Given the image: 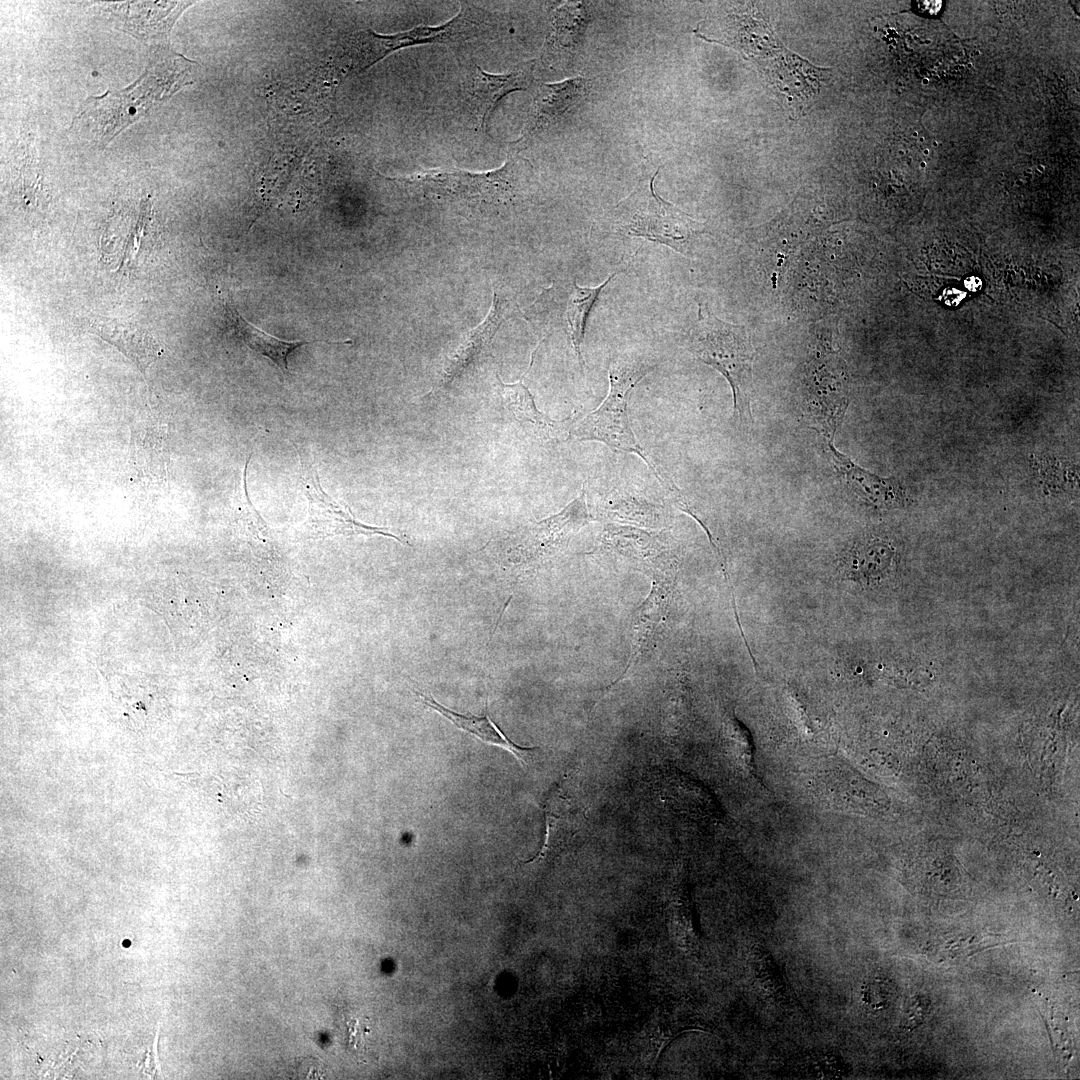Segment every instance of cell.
Here are the masks:
<instances>
[{"instance_id": "7a4b0ae2", "label": "cell", "mask_w": 1080, "mask_h": 1080, "mask_svg": "<svg viewBox=\"0 0 1080 1080\" xmlns=\"http://www.w3.org/2000/svg\"><path fill=\"white\" fill-rule=\"evenodd\" d=\"M645 360L616 357L608 366L610 389L602 404L583 418L576 416L570 428V437L576 440H593L606 444L615 451L634 453L649 467L672 500L682 492L666 469L645 450L636 439L628 418V401L632 390L654 368Z\"/></svg>"}, {"instance_id": "52a82bcc", "label": "cell", "mask_w": 1080, "mask_h": 1080, "mask_svg": "<svg viewBox=\"0 0 1080 1080\" xmlns=\"http://www.w3.org/2000/svg\"><path fill=\"white\" fill-rule=\"evenodd\" d=\"M169 71H147L129 88L103 96L91 97L75 118L91 130L99 142L107 143L128 125L144 114L157 100L170 95L188 81L189 69L183 66Z\"/></svg>"}, {"instance_id": "277c9868", "label": "cell", "mask_w": 1080, "mask_h": 1080, "mask_svg": "<svg viewBox=\"0 0 1080 1080\" xmlns=\"http://www.w3.org/2000/svg\"><path fill=\"white\" fill-rule=\"evenodd\" d=\"M658 172L659 168L642 177L634 190L610 211L611 224L623 235L646 238L690 256L694 243L705 233V224L655 192Z\"/></svg>"}, {"instance_id": "e0dca14e", "label": "cell", "mask_w": 1080, "mask_h": 1080, "mask_svg": "<svg viewBox=\"0 0 1080 1080\" xmlns=\"http://www.w3.org/2000/svg\"><path fill=\"white\" fill-rule=\"evenodd\" d=\"M414 694L424 705L448 719L457 728L478 737L484 743L498 746L511 753L524 769L527 766L526 756L538 749L537 747H522L510 740L490 719L487 707L483 716L466 715L445 707L432 696L419 691H414Z\"/></svg>"}, {"instance_id": "8fae6325", "label": "cell", "mask_w": 1080, "mask_h": 1080, "mask_svg": "<svg viewBox=\"0 0 1080 1080\" xmlns=\"http://www.w3.org/2000/svg\"><path fill=\"white\" fill-rule=\"evenodd\" d=\"M507 314V303L497 293L493 295L491 309L486 318L464 335L443 362L440 376L432 393L447 388L454 380L469 370L481 357L487 355L492 340Z\"/></svg>"}, {"instance_id": "7402d4cb", "label": "cell", "mask_w": 1080, "mask_h": 1080, "mask_svg": "<svg viewBox=\"0 0 1080 1080\" xmlns=\"http://www.w3.org/2000/svg\"><path fill=\"white\" fill-rule=\"evenodd\" d=\"M799 1070L804 1077L829 1079L842 1077L846 1074L847 1067L835 1053L818 1051L802 1058Z\"/></svg>"}, {"instance_id": "44dd1931", "label": "cell", "mask_w": 1080, "mask_h": 1080, "mask_svg": "<svg viewBox=\"0 0 1080 1080\" xmlns=\"http://www.w3.org/2000/svg\"><path fill=\"white\" fill-rule=\"evenodd\" d=\"M576 12V6L571 5H565L555 11L552 30L546 44L549 55L568 48L575 41V35L583 25V14Z\"/></svg>"}, {"instance_id": "30bf717a", "label": "cell", "mask_w": 1080, "mask_h": 1080, "mask_svg": "<svg viewBox=\"0 0 1080 1080\" xmlns=\"http://www.w3.org/2000/svg\"><path fill=\"white\" fill-rule=\"evenodd\" d=\"M586 93L587 82L582 77L539 85L522 133L512 146L518 151L527 145L530 139L557 123L582 102Z\"/></svg>"}, {"instance_id": "5b68a950", "label": "cell", "mask_w": 1080, "mask_h": 1080, "mask_svg": "<svg viewBox=\"0 0 1080 1080\" xmlns=\"http://www.w3.org/2000/svg\"><path fill=\"white\" fill-rule=\"evenodd\" d=\"M495 33L494 15L464 3L452 19L441 25H422L390 35L378 34L370 29L357 31L347 38L345 51L351 70L362 72L402 48L433 43H464Z\"/></svg>"}, {"instance_id": "ac0fdd59", "label": "cell", "mask_w": 1080, "mask_h": 1080, "mask_svg": "<svg viewBox=\"0 0 1080 1080\" xmlns=\"http://www.w3.org/2000/svg\"><path fill=\"white\" fill-rule=\"evenodd\" d=\"M894 558L891 546L877 539L856 544L845 559V569L859 580H874L886 574Z\"/></svg>"}, {"instance_id": "5bb4252c", "label": "cell", "mask_w": 1080, "mask_h": 1080, "mask_svg": "<svg viewBox=\"0 0 1080 1080\" xmlns=\"http://www.w3.org/2000/svg\"><path fill=\"white\" fill-rule=\"evenodd\" d=\"M824 448L836 471L861 499L881 509L897 508L905 503L904 489L896 479L883 478L861 468L839 452L832 439H824Z\"/></svg>"}, {"instance_id": "3957f363", "label": "cell", "mask_w": 1080, "mask_h": 1080, "mask_svg": "<svg viewBox=\"0 0 1080 1080\" xmlns=\"http://www.w3.org/2000/svg\"><path fill=\"white\" fill-rule=\"evenodd\" d=\"M686 344L699 360L725 377L732 389L737 420L743 427L751 425L755 350L747 328L721 320L706 305H699L698 317L688 331Z\"/></svg>"}, {"instance_id": "2e32d148", "label": "cell", "mask_w": 1080, "mask_h": 1080, "mask_svg": "<svg viewBox=\"0 0 1080 1080\" xmlns=\"http://www.w3.org/2000/svg\"><path fill=\"white\" fill-rule=\"evenodd\" d=\"M92 328L99 337L116 347L144 373L162 353L159 343L147 331L117 320L96 321Z\"/></svg>"}, {"instance_id": "ba28073f", "label": "cell", "mask_w": 1080, "mask_h": 1080, "mask_svg": "<svg viewBox=\"0 0 1080 1080\" xmlns=\"http://www.w3.org/2000/svg\"><path fill=\"white\" fill-rule=\"evenodd\" d=\"M300 464V482L309 504V521L312 528L323 534H379L394 538L411 546L404 536L389 532L388 528L369 526L356 520L346 504L336 501L323 489L310 454L296 447Z\"/></svg>"}, {"instance_id": "d6986e66", "label": "cell", "mask_w": 1080, "mask_h": 1080, "mask_svg": "<svg viewBox=\"0 0 1080 1080\" xmlns=\"http://www.w3.org/2000/svg\"><path fill=\"white\" fill-rule=\"evenodd\" d=\"M617 274L618 272H614L597 287H580L576 281L573 282L567 303L566 321L570 341L582 367L584 366V359L581 354V344L584 339L588 316L604 287Z\"/></svg>"}, {"instance_id": "9a60e30c", "label": "cell", "mask_w": 1080, "mask_h": 1080, "mask_svg": "<svg viewBox=\"0 0 1080 1080\" xmlns=\"http://www.w3.org/2000/svg\"><path fill=\"white\" fill-rule=\"evenodd\" d=\"M225 312L227 324L230 326V329L236 336V338L243 342L250 349L270 359L280 369L284 376H287L289 373L288 357L297 348L316 342H325L329 344H344L349 343L350 341H288L275 337L271 334L264 332L262 329L257 328L255 325L245 319L230 303H226Z\"/></svg>"}, {"instance_id": "8992f818", "label": "cell", "mask_w": 1080, "mask_h": 1080, "mask_svg": "<svg viewBox=\"0 0 1080 1080\" xmlns=\"http://www.w3.org/2000/svg\"><path fill=\"white\" fill-rule=\"evenodd\" d=\"M527 167L525 159L513 155L500 168L486 172L432 169L391 179L429 199L498 206L509 204L518 196Z\"/></svg>"}, {"instance_id": "4fadbf2b", "label": "cell", "mask_w": 1080, "mask_h": 1080, "mask_svg": "<svg viewBox=\"0 0 1080 1080\" xmlns=\"http://www.w3.org/2000/svg\"><path fill=\"white\" fill-rule=\"evenodd\" d=\"M534 61H528L505 74H493L476 66L467 88V102L483 132L498 103L509 93L528 89L534 80Z\"/></svg>"}, {"instance_id": "603a6c76", "label": "cell", "mask_w": 1080, "mask_h": 1080, "mask_svg": "<svg viewBox=\"0 0 1080 1080\" xmlns=\"http://www.w3.org/2000/svg\"><path fill=\"white\" fill-rule=\"evenodd\" d=\"M893 991L888 981L875 978L863 986V999L873 1009H884L892 999Z\"/></svg>"}, {"instance_id": "ffe728a7", "label": "cell", "mask_w": 1080, "mask_h": 1080, "mask_svg": "<svg viewBox=\"0 0 1080 1080\" xmlns=\"http://www.w3.org/2000/svg\"><path fill=\"white\" fill-rule=\"evenodd\" d=\"M544 813L546 820L545 840L539 854L533 859L543 857L559 836H573L576 830L574 827L576 818L574 810L567 801H564L559 790L550 795L545 801Z\"/></svg>"}, {"instance_id": "7c38bea8", "label": "cell", "mask_w": 1080, "mask_h": 1080, "mask_svg": "<svg viewBox=\"0 0 1080 1080\" xmlns=\"http://www.w3.org/2000/svg\"><path fill=\"white\" fill-rule=\"evenodd\" d=\"M540 344L533 351L529 367L520 380L506 384L497 376L499 393L506 408L528 433L542 442L560 441L570 437V428L576 416L571 415L563 420L550 418L538 410L533 396L523 384V379L533 366Z\"/></svg>"}, {"instance_id": "9c48e42d", "label": "cell", "mask_w": 1080, "mask_h": 1080, "mask_svg": "<svg viewBox=\"0 0 1080 1080\" xmlns=\"http://www.w3.org/2000/svg\"><path fill=\"white\" fill-rule=\"evenodd\" d=\"M587 491L585 484L579 495L559 513L534 523L518 535L517 544L506 551L510 559L537 558L550 554L588 520Z\"/></svg>"}, {"instance_id": "6da1fadb", "label": "cell", "mask_w": 1080, "mask_h": 1080, "mask_svg": "<svg viewBox=\"0 0 1080 1080\" xmlns=\"http://www.w3.org/2000/svg\"><path fill=\"white\" fill-rule=\"evenodd\" d=\"M724 12L702 22L704 31L695 34L729 46L752 61L796 109L811 105L829 69L817 67L789 50L753 5H738Z\"/></svg>"}]
</instances>
